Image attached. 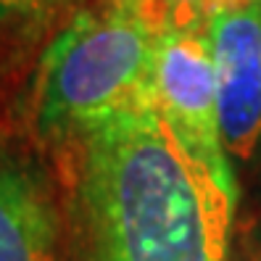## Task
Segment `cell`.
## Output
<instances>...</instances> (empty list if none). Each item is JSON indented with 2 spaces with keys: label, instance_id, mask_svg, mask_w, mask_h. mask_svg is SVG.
<instances>
[{
  "label": "cell",
  "instance_id": "obj_1",
  "mask_svg": "<svg viewBox=\"0 0 261 261\" xmlns=\"http://www.w3.org/2000/svg\"><path fill=\"white\" fill-rule=\"evenodd\" d=\"M74 145L76 261H227L235 198L188 156L159 106Z\"/></svg>",
  "mask_w": 261,
  "mask_h": 261
},
{
  "label": "cell",
  "instance_id": "obj_2",
  "mask_svg": "<svg viewBox=\"0 0 261 261\" xmlns=\"http://www.w3.org/2000/svg\"><path fill=\"white\" fill-rule=\"evenodd\" d=\"M156 40L137 13L106 0L74 13L42 56L35 106L42 135L76 143L119 114L156 106Z\"/></svg>",
  "mask_w": 261,
  "mask_h": 261
},
{
  "label": "cell",
  "instance_id": "obj_3",
  "mask_svg": "<svg viewBox=\"0 0 261 261\" xmlns=\"http://www.w3.org/2000/svg\"><path fill=\"white\" fill-rule=\"evenodd\" d=\"M156 106L174 132L179 145L188 150L229 195L235 193V174L222 143L217 74L203 32H161L156 40V66H153Z\"/></svg>",
  "mask_w": 261,
  "mask_h": 261
},
{
  "label": "cell",
  "instance_id": "obj_4",
  "mask_svg": "<svg viewBox=\"0 0 261 261\" xmlns=\"http://www.w3.org/2000/svg\"><path fill=\"white\" fill-rule=\"evenodd\" d=\"M219 127L227 156L248 161L261 145V3L208 16Z\"/></svg>",
  "mask_w": 261,
  "mask_h": 261
},
{
  "label": "cell",
  "instance_id": "obj_5",
  "mask_svg": "<svg viewBox=\"0 0 261 261\" xmlns=\"http://www.w3.org/2000/svg\"><path fill=\"white\" fill-rule=\"evenodd\" d=\"M61 203L45 164L0 145V261H61Z\"/></svg>",
  "mask_w": 261,
  "mask_h": 261
},
{
  "label": "cell",
  "instance_id": "obj_6",
  "mask_svg": "<svg viewBox=\"0 0 261 261\" xmlns=\"http://www.w3.org/2000/svg\"><path fill=\"white\" fill-rule=\"evenodd\" d=\"M166 32H203L208 24V0H164Z\"/></svg>",
  "mask_w": 261,
  "mask_h": 261
},
{
  "label": "cell",
  "instance_id": "obj_7",
  "mask_svg": "<svg viewBox=\"0 0 261 261\" xmlns=\"http://www.w3.org/2000/svg\"><path fill=\"white\" fill-rule=\"evenodd\" d=\"M66 3L69 0H0V29L16 21L48 16Z\"/></svg>",
  "mask_w": 261,
  "mask_h": 261
},
{
  "label": "cell",
  "instance_id": "obj_8",
  "mask_svg": "<svg viewBox=\"0 0 261 261\" xmlns=\"http://www.w3.org/2000/svg\"><path fill=\"white\" fill-rule=\"evenodd\" d=\"M248 261H261V240H256L253 248L248 251Z\"/></svg>",
  "mask_w": 261,
  "mask_h": 261
},
{
  "label": "cell",
  "instance_id": "obj_9",
  "mask_svg": "<svg viewBox=\"0 0 261 261\" xmlns=\"http://www.w3.org/2000/svg\"><path fill=\"white\" fill-rule=\"evenodd\" d=\"M258 240H261V235H258Z\"/></svg>",
  "mask_w": 261,
  "mask_h": 261
},
{
  "label": "cell",
  "instance_id": "obj_10",
  "mask_svg": "<svg viewBox=\"0 0 261 261\" xmlns=\"http://www.w3.org/2000/svg\"><path fill=\"white\" fill-rule=\"evenodd\" d=\"M245 261H248V258H245Z\"/></svg>",
  "mask_w": 261,
  "mask_h": 261
}]
</instances>
